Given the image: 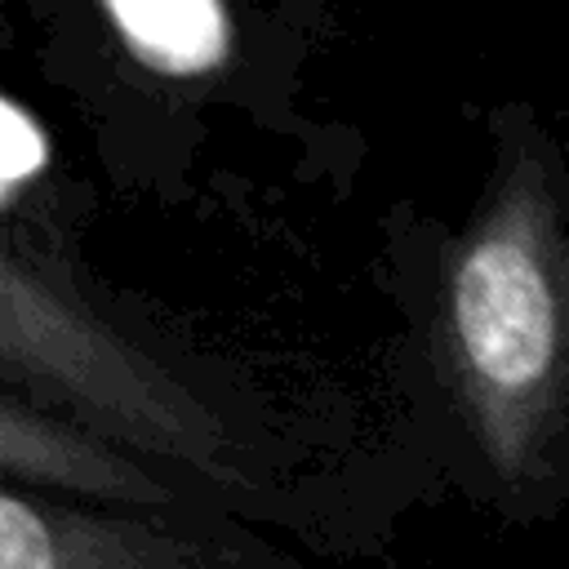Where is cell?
<instances>
[{"instance_id":"obj_5","label":"cell","mask_w":569,"mask_h":569,"mask_svg":"<svg viewBox=\"0 0 569 569\" xmlns=\"http://www.w3.org/2000/svg\"><path fill=\"white\" fill-rule=\"evenodd\" d=\"M124 58L164 80L213 76L236 44V22L218 0H116L98 9Z\"/></svg>"},{"instance_id":"obj_3","label":"cell","mask_w":569,"mask_h":569,"mask_svg":"<svg viewBox=\"0 0 569 569\" xmlns=\"http://www.w3.org/2000/svg\"><path fill=\"white\" fill-rule=\"evenodd\" d=\"M0 569H298L164 511H116L0 480Z\"/></svg>"},{"instance_id":"obj_4","label":"cell","mask_w":569,"mask_h":569,"mask_svg":"<svg viewBox=\"0 0 569 569\" xmlns=\"http://www.w3.org/2000/svg\"><path fill=\"white\" fill-rule=\"evenodd\" d=\"M0 480L116 511H169L178 502V489L156 467L76 427L71 418L9 391L4 382H0Z\"/></svg>"},{"instance_id":"obj_1","label":"cell","mask_w":569,"mask_h":569,"mask_svg":"<svg viewBox=\"0 0 569 569\" xmlns=\"http://www.w3.org/2000/svg\"><path fill=\"white\" fill-rule=\"evenodd\" d=\"M436 351L480 458L529 480L569 427V218L538 142L507 151L445 253Z\"/></svg>"},{"instance_id":"obj_2","label":"cell","mask_w":569,"mask_h":569,"mask_svg":"<svg viewBox=\"0 0 569 569\" xmlns=\"http://www.w3.org/2000/svg\"><path fill=\"white\" fill-rule=\"evenodd\" d=\"M0 382L147 467L240 485L222 413L53 267L0 236Z\"/></svg>"}]
</instances>
